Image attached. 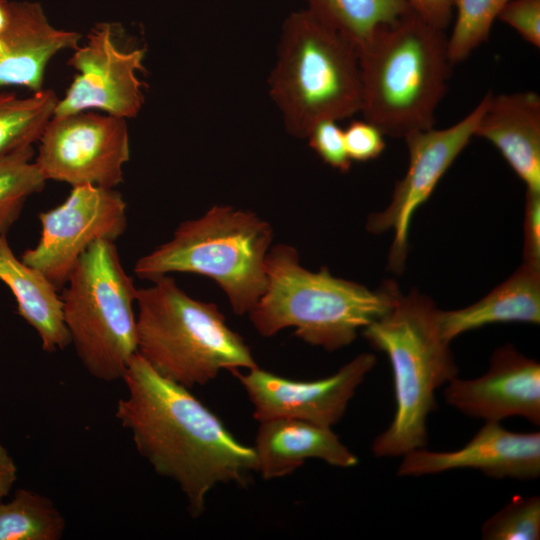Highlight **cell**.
<instances>
[{
    "mask_svg": "<svg viewBox=\"0 0 540 540\" xmlns=\"http://www.w3.org/2000/svg\"><path fill=\"white\" fill-rule=\"evenodd\" d=\"M136 294L115 242L106 239L89 246L63 287L60 299L71 344L98 380L122 379L137 352Z\"/></svg>",
    "mask_w": 540,
    "mask_h": 540,
    "instance_id": "ba28073f",
    "label": "cell"
},
{
    "mask_svg": "<svg viewBox=\"0 0 540 540\" xmlns=\"http://www.w3.org/2000/svg\"><path fill=\"white\" fill-rule=\"evenodd\" d=\"M484 540L540 539V497L514 495L481 528Z\"/></svg>",
    "mask_w": 540,
    "mask_h": 540,
    "instance_id": "484cf974",
    "label": "cell"
},
{
    "mask_svg": "<svg viewBox=\"0 0 540 540\" xmlns=\"http://www.w3.org/2000/svg\"><path fill=\"white\" fill-rule=\"evenodd\" d=\"M335 120L317 123L307 136L309 146L329 166L346 172L350 169V160L344 138V130Z\"/></svg>",
    "mask_w": 540,
    "mask_h": 540,
    "instance_id": "4316f807",
    "label": "cell"
},
{
    "mask_svg": "<svg viewBox=\"0 0 540 540\" xmlns=\"http://www.w3.org/2000/svg\"><path fill=\"white\" fill-rule=\"evenodd\" d=\"M474 136L500 151L527 191L540 192V97L536 92H490Z\"/></svg>",
    "mask_w": 540,
    "mask_h": 540,
    "instance_id": "e0dca14e",
    "label": "cell"
},
{
    "mask_svg": "<svg viewBox=\"0 0 540 540\" xmlns=\"http://www.w3.org/2000/svg\"><path fill=\"white\" fill-rule=\"evenodd\" d=\"M10 14V2L6 0H0V34L5 29Z\"/></svg>",
    "mask_w": 540,
    "mask_h": 540,
    "instance_id": "d6a6232c",
    "label": "cell"
},
{
    "mask_svg": "<svg viewBox=\"0 0 540 540\" xmlns=\"http://www.w3.org/2000/svg\"><path fill=\"white\" fill-rule=\"evenodd\" d=\"M397 475L419 477L454 469H475L492 478L532 480L540 475V433H519L485 421L470 441L454 451L425 447L402 456Z\"/></svg>",
    "mask_w": 540,
    "mask_h": 540,
    "instance_id": "9a60e30c",
    "label": "cell"
},
{
    "mask_svg": "<svg viewBox=\"0 0 540 540\" xmlns=\"http://www.w3.org/2000/svg\"><path fill=\"white\" fill-rule=\"evenodd\" d=\"M127 395L115 417L154 471L183 492L199 517L219 484L245 486L257 472L253 447L237 440L188 388L158 374L137 352L122 377Z\"/></svg>",
    "mask_w": 540,
    "mask_h": 540,
    "instance_id": "6da1fadb",
    "label": "cell"
},
{
    "mask_svg": "<svg viewBox=\"0 0 540 540\" xmlns=\"http://www.w3.org/2000/svg\"><path fill=\"white\" fill-rule=\"evenodd\" d=\"M456 0H407L411 10L424 21L445 30L454 14Z\"/></svg>",
    "mask_w": 540,
    "mask_h": 540,
    "instance_id": "4dcf8cb0",
    "label": "cell"
},
{
    "mask_svg": "<svg viewBox=\"0 0 540 540\" xmlns=\"http://www.w3.org/2000/svg\"><path fill=\"white\" fill-rule=\"evenodd\" d=\"M497 19L513 28L529 44L540 47V0H510Z\"/></svg>",
    "mask_w": 540,
    "mask_h": 540,
    "instance_id": "83f0119b",
    "label": "cell"
},
{
    "mask_svg": "<svg viewBox=\"0 0 540 540\" xmlns=\"http://www.w3.org/2000/svg\"><path fill=\"white\" fill-rule=\"evenodd\" d=\"M510 0H456L455 23L447 37V51L453 65L465 61L487 41L493 22Z\"/></svg>",
    "mask_w": 540,
    "mask_h": 540,
    "instance_id": "d4e9b609",
    "label": "cell"
},
{
    "mask_svg": "<svg viewBox=\"0 0 540 540\" xmlns=\"http://www.w3.org/2000/svg\"><path fill=\"white\" fill-rule=\"evenodd\" d=\"M376 364L373 354L362 353L334 374L312 381H296L255 367L232 373L240 381L259 422L289 418L332 427Z\"/></svg>",
    "mask_w": 540,
    "mask_h": 540,
    "instance_id": "4fadbf2b",
    "label": "cell"
},
{
    "mask_svg": "<svg viewBox=\"0 0 540 540\" xmlns=\"http://www.w3.org/2000/svg\"><path fill=\"white\" fill-rule=\"evenodd\" d=\"M80 38L77 32L53 27L38 3L10 2L9 20L0 34V88L42 90L49 61L62 50L75 49Z\"/></svg>",
    "mask_w": 540,
    "mask_h": 540,
    "instance_id": "2e32d148",
    "label": "cell"
},
{
    "mask_svg": "<svg viewBox=\"0 0 540 540\" xmlns=\"http://www.w3.org/2000/svg\"><path fill=\"white\" fill-rule=\"evenodd\" d=\"M306 9L356 50L411 11L407 0H307Z\"/></svg>",
    "mask_w": 540,
    "mask_h": 540,
    "instance_id": "44dd1931",
    "label": "cell"
},
{
    "mask_svg": "<svg viewBox=\"0 0 540 540\" xmlns=\"http://www.w3.org/2000/svg\"><path fill=\"white\" fill-rule=\"evenodd\" d=\"M122 29L102 23L77 46L68 64L78 71L53 116L88 109L124 119L136 117L144 95L137 73L142 70L145 49L122 42Z\"/></svg>",
    "mask_w": 540,
    "mask_h": 540,
    "instance_id": "7c38bea8",
    "label": "cell"
},
{
    "mask_svg": "<svg viewBox=\"0 0 540 540\" xmlns=\"http://www.w3.org/2000/svg\"><path fill=\"white\" fill-rule=\"evenodd\" d=\"M489 95L490 92L468 115L450 127H433L404 138L409 153L406 174L397 182L386 209L371 214L367 220L368 231L393 234L388 260L391 271L400 273L403 270L412 217L474 136Z\"/></svg>",
    "mask_w": 540,
    "mask_h": 540,
    "instance_id": "8fae6325",
    "label": "cell"
},
{
    "mask_svg": "<svg viewBox=\"0 0 540 540\" xmlns=\"http://www.w3.org/2000/svg\"><path fill=\"white\" fill-rule=\"evenodd\" d=\"M523 262L540 268V192L527 191Z\"/></svg>",
    "mask_w": 540,
    "mask_h": 540,
    "instance_id": "f546056e",
    "label": "cell"
},
{
    "mask_svg": "<svg viewBox=\"0 0 540 540\" xmlns=\"http://www.w3.org/2000/svg\"><path fill=\"white\" fill-rule=\"evenodd\" d=\"M17 479V466L7 449L0 444V503Z\"/></svg>",
    "mask_w": 540,
    "mask_h": 540,
    "instance_id": "1f68e13d",
    "label": "cell"
},
{
    "mask_svg": "<svg viewBox=\"0 0 540 540\" xmlns=\"http://www.w3.org/2000/svg\"><path fill=\"white\" fill-rule=\"evenodd\" d=\"M446 402L461 413L500 422L522 417L540 424V364L511 344L497 348L488 370L474 379L453 378L444 390Z\"/></svg>",
    "mask_w": 540,
    "mask_h": 540,
    "instance_id": "5bb4252c",
    "label": "cell"
},
{
    "mask_svg": "<svg viewBox=\"0 0 540 540\" xmlns=\"http://www.w3.org/2000/svg\"><path fill=\"white\" fill-rule=\"evenodd\" d=\"M272 239L271 225L256 214L215 205L182 222L169 241L137 260L134 272L150 281L172 272L207 276L224 291L234 313L243 315L266 289Z\"/></svg>",
    "mask_w": 540,
    "mask_h": 540,
    "instance_id": "52a82bcc",
    "label": "cell"
},
{
    "mask_svg": "<svg viewBox=\"0 0 540 540\" xmlns=\"http://www.w3.org/2000/svg\"><path fill=\"white\" fill-rule=\"evenodd\" d=\"M540 322V268L527 263L476 303L438 311L442 337L450 343L460 334L494 323Z\"/></svg>",
    "mask_w": 540,
    "mask_h": 540,
    "instance_id": "d6986e66",
    "label": "cell"
},
{
    "mask_svg": "<svg viewBox=\"0 0 540 540\" xmlns=\"http://www.w3.org/2000/svg\"><path fill=\"white\" fill-rule=\"evenodd\" d=\"M259 423L253 449L257 472L264 479L287 476L308 459H320L340 468L358 464L357 456L341 442L331 427L289 418Z\"/></svg>",
    "mask_w": 540,
    "mask_h": 540,
    "instance_id": "ac0fdd59",
    "label": "cell"
},
{
    "mask_svg": "<svg viewBox=\"0 0 540 540\" xmlns=\"http://www.w3.org/2000/svg\"><path fill=\"white\" fill-rule=\"evenodd\" d=\"M34 160L45 179L115 189L130 159L126 119L81 111L53 116Z\"/></svg>",
    "mask_w": 540,
    "mask_h": 540,
    "instance_id": "9c48e42d",
    "label": "cell"
},
{
    "mask_svg": "<svg viewBox=\"0 0 540 540\" xmlns=\"http://www.w3.org/2000/svg\"><path fill=\"white\" fill-rule=\"evenodd\" d=\"M58 100L51 89L26 97L0 92V155L39 141Z\"/></svg>",
    "mask_w": 540,
    "mask_h": 540,
    "instance_id": "603a6c76",
    "label": "cell"
},
{
    "mask_svg": "<svg viewBox=\"0 0 540 540\" xmlns=\"http://www.w3.org/2000/svg\"><path fill=\"white\" fill-rule=\"evenodd\" d=\"M438 311L426 296L399 290L388 312L363 329L373 348L386 353L396 409L390 425L373 441L376 457H402L427 444V418L435 392L457 377L458 368L441 335Z\"/></svg>",
    "mask_w": 540,
    "mask_h": 540,
    "instance_id": "277c9868",
    "label": "cell"
},
{
    "mask_svg": "<svg viewBox=\"0 0 540 540\" xmlns=\"http://www.w3.org/2000/svg\"><path fill=\"white\" fill-rule=\"evenodd\" d=\"M0 46H1V43H0Z\"/></svg>",
    "mask_w": 540,
    "mask_h": 540,
    "instance_id": "836d02e7",
    "label": "cell"
},
{
    "mask_svg": "<svg viewBox=\"0 0 540 540\" xmlns=\"http://www.w3.org/2000/svg\"><path fill=\"white\" fill-rule=\"evenodd\" d=\"M127 204L111 188L72 187L58 206L39 214L41 232L21 260L39 271L59 291L81 255L98 239L115 242L127 227Z\"/></svg>",
    "mask_w": 540,
    "mask_h": 540,
    "instance_id": "30bf717a",
    "label": "cell"
},
{
    "mask_svg": "<svg viewBox=\"0 0 540 540\" xmlns=\"http://www.w3.org/2000/svg\"><path fill=\"white\" fill-rule=\"evenodd\" d=\"M33 156L32 146L0 155V235L7 234L28 198L45 186Z\"/></svg>",
    "mask_w": 540,
    "mask_h": 540,
    "instance_id": "cb8c5ba5",
    "label": "cell"
},
{
    "mask_svg": "<svg viewBox=\"0 0 540 540\" xmlns=\"http://www.w3.org/2000/svg\"><path fill=\"white\" fill-rule=\"evenodd\" d=\"M363 119L383 135L405 138L434 127L452 64L445 30L412 10L357 50Z\"/></svg>",
    "mask_w": 540,
    "mask_h": 540,
    "instance_id": "7a4b0ae2",
    "label": "cell"
},
{
    "mask_svg": "<svg viewBox=\"0 0 540 540\" xmlns=\"http://www.w3.org/2000/svg\"><path fill=\"white\" fill-rule=\"evenodd\" d=\"M266 275V289L248 313L258 333L271 337L293 327L301 340L327 351L351 344L358 330L388 312L399 291L391 281L372 291L332 276L327 268L309 271L286 244L270 248Z\"/></svg>",
    "mask_w": 540,
    "mask_h": 540,
    "instance_id": "3957f363",
    "label": "cell"
},
{
    "mask_svg": "<svg viewBox=\"0 0 540 540\" xmlns=\"http://www.w3.org/2000/svg\"><path fill=\"white\" fill-rule=\"evenodd\" d=\"M345 145L351 161L377 158L385 149L383 133L366 120L352 121L344 130Z\"/></svg>",
    "mask_w": 540,
    "mask_h": 540,
    "instance_id": "f1b7e54d",
    "label": "cell"
},
{
    "mask_svg": "<svg viewBox=\"0 0 540 540\" xmlns=\"http://www.w3.org/2000/svg\"><path fill=\"white\" fill-rule=\"evenodd\" d=\"M0 281L14 295L18 314L38 333L45 352L54 353L71 344L58 291L39 271L17 258L6 235H0Z\"/></svg>",
    "mask_w": 540,
    "mask_h": 540,
    "instance_id": "ffe728a7",
    "label": "cell"
},
{
    "mask_svg": "<svg viewBox=\"0 0 540 540\" xmlns=\"http://www.w3.org/2000/svg\"><path fill=\"white\" fill-rule=\"evenodd\" d=\"M137 289V353L161 376L186 388L222 370L258 367L217 305L186 294L168 275Z\"/></svg>",
    "mask_w": 540,
    "mask_h": 540,
    "instance_id": "5b68a950",
    "label": "cell"
},
{
    "mask_svg": "<svg viewBox=\"0 0 540 540\" xmlns=\"http://www.w3.org/2000/svg\"><path fill=\"white\" fill-rule=\"evenodd\" d=\"M65 519L53 501L35 491L18 489L0 503V540H59Z\"/></svg>",
    "mask_w": 540,
    "mask_h": 540,
    "instance_id": "7402d4cb",
    "label": "cell"
},
{
    "mask_svg": "<svg viewBox=\"0 0 540 540\" xmlns=\"http://www.w3.org/2000/svg\"><path fill=\"white\" fill-rule=\"evenodd\" d=\"M268 88L287 132L306 139L317 123L360 112L357 50L308 9L294 11L284 20Z\"/></svg>",
    "mask_w": 540,
    "mask_h": 540,
    "instance_id": "8992f818",
    "label": "cell"
}]
</instances>
